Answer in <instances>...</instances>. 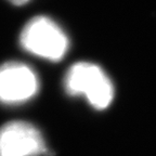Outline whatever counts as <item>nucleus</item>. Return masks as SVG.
<instances>
[{"instance_id":"obj_1","label":"nucleus","mask_w":156,"mask_h":156,"mask_svg":"<svg viewBox=\"0 0 156 156\" xmlns=\"http://www.w3.org/2000/svg\"><path fill=\"white\" fill-rule=\"evenodd\" d=\"M65 90L71 95H83L95 110H104L112 103L114 87L100 66L78 62L68 68L64 79Z\"/></svg>"},{"instance_id":"obj_2","label":"nucleus","mask_w":156,"mask_h":156,"mask_svg":"<svg viewBox=\"0 0 156 156\" xmlns=\"http://www.w3.org/2000/svg\"><path fill=\"white\" fill-rule=\"evenodd\" d=\"M20 44L25 51L54 62L63 58L69 44L63 29L47 16L28 21L21 32Z\"/></svg>"},{"instance_id":"obj_3","label":"nucleus","mask_w":156,"mask_h":156,"mask_svg":"<svg viewBox=\"0 0 156 156\" xmlns=\"http://www.w3.org/2000/svg\"><path fill=\"white\" fill-rule=\"evenodd\" d=\"M47 153L44 136L34 125L15 120L0 128V156H38Z\"/></svg>"},{"instance_id":"obj_4","label":"nucleus","mask_w":156,"mask_h":156,"mask_svg":"<svg viewBox=\"0 0 156 156\" xmlns=\"http://www.w3.org/2000/svg\"><path fill=\"white\" fill-rule=\"evenodd\" d=\"M39 89L36 73L24 63L8 62L0 66V102L19 104L35 97Z\"/></svg>"},{"instance_id":"obj_5","label":"nucleus","mask_w":156,"mask_h":156,"mask_svg":"<svg viewBox=\"0 0 156 156\" xmlns=\"http://www.w3.org/2000/svg\"><path fill=\"white\" fill-rule=\"evenodd\" d=\"M9 1L14 5H23L26 2H28L29 0H9Z\"/></svg>"}]
</instances>
